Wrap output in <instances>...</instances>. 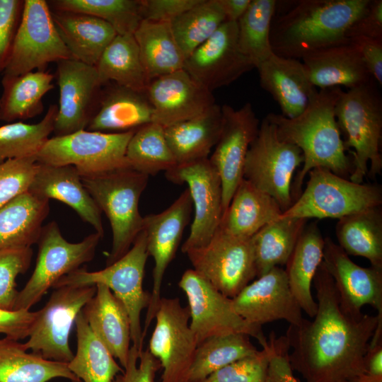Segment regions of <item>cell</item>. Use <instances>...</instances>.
<instances>
[{
  "label": "cell",
  "mask_w": 382,
  "mask_h": 382,
  "mask_svg": "<svg viewBox=\"0 0 382 382\" xmlns=\"http://www.w3.org/2000/svg\"><path fill=\"white\" fill-rule=\"evenodd\" d=\"M313 282L318 304L313 320L303 318L286 332L291 369L306 382H349L365 373L364 357L382 318L344 311L323 262Z\"/></svg>",
  "instance_id": "1"
},
{
  "label": "cell",
  "mask_w": 382,
  "mask_h": 382,
  "mask_svg": "<svg viewBox=\"0 0 382 382\" xmlns=\"http://www.w3.org/2000/svg\"><path fill=\"white\" fill-rule=\"evenodd\" d=\"M370 0L277 1L270 28L273 53L301 59L320 49L346 42V33Z\"/></svg>",
  "instance_id": "2"
},
{
  "label": "cell",
  "mask_w": 382,
  "mask_h": 382,
  "mask_svg": "<svg viewBox=\"0 0 382 382\" xmlns=\"http://www.w3.org/2000/svg\"><path fill=\"white\" fill-rule=\"evenodd\" d=\"M342 91L340 87L318 89L306 109L295 117L276 113L265 117L275 126L280 139L296 146L303 154L302 168L291 183L293 202L301 192L306 176L314 168H326L345 178L352 173V161L345 154L335 117Z\"/></svg>",
  "instance_id": "3"
},
{
  "label": "cell",
  "mask_w": 382,
  "mask_h": 382,
  "mask_svg": "<svg viewBox=\"0 0 382 382\" xmlns=\"http://www.w3.org/2000/svg\"><path fill=\"white\" fill-rule=\"evenodd\" d=\"M335 117L345 150L351 149L353 171L349 180L362 183L382 170V98L372 78L360 86L342 91L335 106Z\"/></svg>",
  "instance_id": "4"
},
{
  "label": "cell",
  "mask_w": 382,
  "mask_h": 382,
  "mask_svg": "<svg viewBox=\"0 0 382 382\" xmlns=\"http://www.w3.org/2000/svg\"><path fill=\"white\" fill-rule=\"evenodd\" d=\"M81 178L110 221L112 242L106 265H111L127 253L143 230L144 219L139 210V202L149 176L124 167Z\"/></svg>",
  "instance_id": "5"
},
{
  "label": "cell",
  "mask_w": 382,
  "mask_h": 382,
  "mask_svg": "<svg viewBox=\"0 0 382 382\" xmlns=\"http://www.w3.org/2000/svg\"><path fill=\"white\" fill-rule=\"evenodd\" d=\"M149 256L146 233L142 230L127 253L115 262L98 271L89 272L81 267L62 277L53 289L98 284L108 286L125 305L130 319L132 346L141 352L144 344L141 314L149 306L151 297L143 289Z\"/></svg>",
  "instance_id": "6"
},
{
  "label": "cell",
  "mask_w": 382,
  "mask_h": 382,
  "mask_svg": "<svg viewBox=\"0 0 382 382\" xmlns=\"http://www.w3.org/2000/svg\"><path fill=\"white\" fill-rule=\"evenodd\" d=\"M308 174L305 190L282 216L340 219L381 207L382 191L378 185L355 183L323 168H314Z\"/></svg>",
  "instance_id": "7"
},
{
  "label": "cell",
  "mask_w": 382,
  "mask_h": 382,
  "mask_svg": "<svg viewBox=\"0 0 382 382\" xmlns=\"http://www.w3.org/2000/svg\"><path fill=\"white\" fill-rule=\"evenodd\" d=\"M101 238L95 232L80 242L71 243L63 237L54 221L43 226L37 242L33 272L18 291L13 311H30L62 277L91 261Z\"/></svg>",
  "instance_id": "8"
},
{
  "label": "cell",
  "mask_w": 382,
  "mask_h": 382,
  "mask_svg": "<svg viewBox=\"0 0 382 382\" xmlns=\"http://www.w3.org/2000/svg\"><path fill=\"white\" fill-rule=\"evenodd\" d=\"M303 162L301 151L280 139L274 124L265 117L248 149L243 178L273 197L284 212L293 203L292 178Z\"/></svg>",
  "instance_id": "9"
},
{
  "label": "cell",
  "mask_w": 382,
  "mask_h": 382,
  "mask_svg": "<svg viewBox=\"0 0 382 382\" xmlns=\"http://www.w3.org/2000/svg\"><path fill=\"white\" fill-rule=\"evenodd\" d=\"M134 132L105 133L81 129L54 136L48 139L35 158L40 163L73 166L81 175L130 167L125 154Z\"/></svg>",
  "instance_id": "10"
},
{
  "label": "cell",
  "mask_w": 382,
  "mask_h": 382,
  "mask_svg": "<svg viewBox=\"0 0 382 382\" xmlns=\"http://www.w3.org/2000/svg\"><path fill=\"white\" fill-rule=\"evenodd\" d=\"M96 292V285L54 289L45 306L36 311L24 348L46 359L69 362L74 355L69 342L72 327Z\"/></svg>",
  "instance_id": "11"
},
{
  "label": "cell",
  "mask_w": 382,
  "mask_h": 382,
  "mask_svg": "<svg viewBox=\"0 0 382 382\" xmlns=\"http://www.w3.org/2000/svg\"><path fill=\"white\" fill-rule=\"evenodd\" d=\"M185 254L195 271L230 299L257 277L251 238L237 237L219 227L205 245Z\"/></svg>",
  "instance_id": "12"
},
{
  "label": "cell",
  "mask_w": 382,
  "mask_h": 382,
  "mask_svg": "<svg viewBox=\"0 0 382 382\" xmlns=\"http://www.w3.org/2000/svg\"><path fill=\"white\" fill-rule=\"evenodd\" d=\"M72 58L54 25L47 1L24 0L21 21L3 76L45 70L49 63Z\"/></svg>",
  "instance_id": "13"
},
{
  "label": "cell",
  "mask_w": 382,
  "mask_h": 382,
  "mask_svg": "<svg viewBox=\"0 0 382 382\" xmlns=\"http://www.w3.org/2000/svg\"><path fill=\"white\" fill-rule=\"evenodd\" d=\"M178 286L187 299L190 327L197 345L210 337L238 333L255 337L261 346L267 342L262 327L243 320L234 311L231 299L193 269L185 271Z\"/></svg>",
  "instance_id": "14"
},
{
  "label": "cell",
  "mask_w": 382,
  "mask_h": 382,
  "mask_svg": "<svg viewBox=\"0 0 382 382\" xmlns=\"http://www.w3.org/2000/svg\"><path fill=\"white\" fill-rule=\"evenodd\" d=\"M155 318L148 349L161 363V382H188L198 345L188 306L178 298L161 297Z\"/></svg>",
  "instance_id": "15"
},
{
  "label": "cell",
  "mask_w": 382,
  "mask_h": 382,
  "mask_svg": "<svg viewBox=\"0 0 382 382\" xmlns=\"http://www.w3.org/2000/svg\"><path fill=\"white\" fill-rule=\"evenodd\" d=\"M166 173L175 184L185 183L195 209L190 234L181 250L205 245L219 226L223 215L221 178L209 158L177 164Z\"/></svg>",
  "instance_id": "16"
},
{
  "label": "cell",
  "mask_w": 382,
  "mask_h": 382,
  "mask_svg": "<svg viewBox=\"0 0 382 382\" xmlns=\"http://www.w3.org/2000/svg\"><path fill=\"white\" fill-rule=\"evenodd\" d=\"M192 207L187 188L163 212L143 216L149 255L154 260L152 291L142 328L144 340L159 306L166 270L175 255Z\"/></svg>",
  "instance_id": "17"
},
{
  "label": "cell",
  "mask_w": 382,
  "mask_h": 382,
  "mask_svg": "<svg viewBox=\"0 0 382 382\" xmlns=\"http://www.w3.org/2000/svg\"><path fill=\"white\" fill-rule=\"evenodd\" d=\"M221 108L222 129L209 160L221 178L224 214L243 179L245 157L260 122L250 103L239 109L228 105H221Z\"/></svg>",
  "instance_id": "18"
},
{
  "label": "cell",
  "mask_w": 382,
  "mask_h": 382,
  "mask_svg": "<svg viewBox=\"0 0 382 382\" xmlns=\"http://www.w3.org/2000/svg\"><path fill=\"white\" fill-rule=\"evenodd\" d=\"M255 68L240 50L237 22L226 21L185 61L183 69L212 92Z\"/></svg>",
  "instance_id": "19"
},
{
  "label": "cell",
  "mask_w": 382,
  "mask_h": 382,
  "mask_svg": "<svg viewBox=\"0 0 382 382\" xmlns=\"http://www.w3.org/2000/svg\"><path fill=\"white\" fill-rule=\"evenodd\" d=\"M56 76L59 100L54 136L86 129L102 87L96 66L62 59L57 62Z\"/></svg>",
  "instance_id": "20"
},
{
  "label": "cell",
  "mask_w": 382,
  "mask_h": 382,
  "mask_svg": "<svg viewBox=\"0 0 382 382\" xmlns=\"http://www.w3.org/2000/svg\"><path fill=\"white\" fill-rule=\"evenodd\" d=\"M231 301L238 316L260 327L278 320L296 325L303 318L281 267L272 268L248 284Z\"/></svg>",
  "instance_id": "21"
},
{
  "label": "cell",
  "mask_w": 382,
  "mask_h": 382,
  "mask_svg": "<svg viewBox=\"0 0 382 382\" xmlns=\"http://www.w3.org/2000/svg\"><path fill=\"white\" fill-rule=\"evenodd\" d=\"M323 262L344 311L359 318L363 315L362 307L369 305L382 317V269L358 265L328 237L325 238Z\"/></svg>",
  "instance_id": "22"
},
{
  "label": "cell",
  "mask_w": 382,
  "mask_h": 382,
  "mask_svg": "<svg viewBox=\"0 0 382 382\" xmlns=\"http://www.w3.org/2000/svg\"><path fill=\"white\" fill-rule=\"evenodd\" d=\"M146 94L153 108L152 122L164 128L195 117L216 103L212 92L184 69L151 80Z\"/></svg>",
  "instance_id": "23"
},
{
  "label": "cell",
  "mask_w": 382,
  "mask_h": 382,
  "mask_svg": "<svg viewBox=\"0 0 382 382\" xmlns=\"http://www.w3.org/2000/svg\"><path fill=\"white\" fill-rule=\"evenodd\" d=\"M153 108L146 92L113 82L102 86L86 130L120 133L152 122Z\"/></svg>",
  "instance_id": "24"
},
{
  "label": "cell",
  "mask_w": 382,
  "mask_h": 382,
  "mask_svg": "<svg viewBox=\"0 0 382 382\" xmlns=\"http://www.w3.org/2000/svg\"><path fill=\"white\" fill-rule=\"evenodd\" d=\"M260 85L278 103L282 115H300L317 94L300 59L272 54L257 67Z\"/></svg>",
  "instance_id": "25"
},
{
  "label": "cell",
  "mask_w": 382,
  "mask_h": 382,
  "mask_svg": "<svg viewBox=\"0 0 382 382\" xmlns=\"http://www.w3.org/2000/svg\"><path fill=\"white\" fill-rule=\"evenodd\" d=\"M28 192L41 199H55L67 204L103 237L102 212L84 187L74 166L37 163Z\"/></svg>",
  "instance_id": "26"
},
{
  "label": "cell",
  "mask_w": 382,
  "mask_h": 382,
  "mask_svg": "<svg viewBox=\"0 0 382 382\" xmlns=\"http://www.w3.org/2000/svg\"><path fill=\"white\" fill-rule=\"evenodd\" d=\"M301 61L318 89L341 86L352 89L372 79L357 47L350 40L315 51Z\"/></svg>",
  "instance_id": "27"
},
{
  "label": "cell",
  "mask_w": 382,
  "mask_h": 382,
  "mask_svg": "<svg viewBox=\"0 0 382 382\" xmlns=\"http://www.w3.org/2000/svg\"><path fill=\"white\" fill-rule=\"evenodd\" d=\"M94 296L81 313L91 329L124 369L130 350L131 324L122 302L105 285L98 284Z\"/></svg>",
  "instance_id": "28"
},
{
  "label": "cell",
  "mask_w": 382,
  "mask_h": 382,
  "mask_svg": "<svg viewBox=\"0 0 382 382\" xmlns=\"http://www.w3.org/2000/svg\"><path fill=\"white\" fill-rule=\"evenodd\" d=\"M51 9V8H50ZM57 32L73 59L96 66L117 35L107 22L91 15L51 9Z\"/></svg>",
  "instance_id": "29"
},
{
  "label": "cell",
  "mask_w": 382,
  "mask_h": 382,
  "mask_svg": "<svg viewBox=\"0 0 382 382\" xmlns=\"http://www.w3.org/2000/svg\"><path fill=\"white\" fill-rule=\"evenodd\" d=\"M222 125L221 105L215 103L195 117L165 127V137L177 164L209 158Z\"/></svg>",
  "instance_id": "30"
},
{
  "label": "cell",
  "mask_w": 382,
  "mask_h": 382,
  "mask_svg": "<svg viewBox=\"0 0 382 382\" xmlns=\"http://www.w3.org/2000/svg\"><path fill=\"white\" fill-rule=\"evenodd\" d=\"M282 213L273 197L243 178L224 213L219 227L233 236L250 238Z\"/></svg>",
  "instance_id": "31"
},
{
  "label": "cell",
  "mask_w": 382,
  "mask_h": 382,
  "mask_svg": "<svg viewBox=\"0 0 382 382\" xmlns=\"http://www.w3.org/2000/svg\"><path fill=\"white\" fill-rule=\"evenodd\" d=\"M324 245L325 238L316 223L305 226L284 270L290 290L299 307L312 318L318 304L312 296L311 284L323 262Z\"/></svg>",
  "instance_id": "32"
},
{
  "label": "cell",
  "mask_w": 382,
  "mask_h": 382,
  "mask_svg": "<svg viewBox=\"0 0 382 382\" xmlns=\"http://www.w3.org/2000/svg\"><path fill=\"white\" fill-rule=\"evenodd\" d=\"M49 211L48 199L28 191L0 207V249L37 244Z\"/></svg>",
  "instance_id": "33"
},
{
  "label": "cell",
  "mask_w": 382,
  "mask_h": 382,
  "mask_svg": "<svg viewBox=\"0 0 382 382\" xmlns=\"http://www.w3.org/2000/svg\"><path fill=\"white\" fill-rule=\"evenodd\" d=\"M134 37L149 81L183 69L185 57L175 40L170 23L143 20Z\"/></svg>",
  "instance_id": "34"
},
{
  "label": "cell",
  "mask_w": 382,
  "mask_h": 382,
  "mask_svg": "<svg viewBox=\"0 0 382 382\" xmlns=\"http://www.w3.org/2000/svg\"><path fill=\"white\" fill-rule=\"evenodd\" d=\"M54 75L45 70L3 76L0 120L8 123L33 118L44 110L42 98L53 89Z\"/></svg>",
  "instance_id": "35"
},
{
  "label": "cell",
  "mask_w": 382,
  "mask_h": 382,
  "mask_svg": "<svg viewBox=\"0 0 382 382\" xmlns=\"http://www.w3.org/2000/svg\"><path fill=\"white\" fill-rule=\"evenodd\" d=\"M56 378L81 381L69 369L67 363L28 353L18 340L0 339V382H48Z\"/></svg>",
  "instance_id": "36"
},
{
  "label": "cell",
  "mask_w": 382,
  "mask_h": 382,
  "mask_svg": "<svg viewBox=\"0 0 382 382\" xmlns=\"http://www.w3.org/2000/svg\"><path fill=\"white\" fill-rule=\"evenodd\" d=\"M338 245L348 255L369 260L382 269V212L380 207L339 219L335 228Z\"/></svg>",
  "instance_id": "37"
},
{
  "label": "cell",
  "mask_w": 382,
  "mask_h": 382,
  "mask_svg": "<svg viewBox=\"0 0 382 382\" xmlns=\"http://www.w3.org/2000/svg\"><path fill=\"white\" fill-rule=\"evenodd\" d=\"M95 66L102 86L113 82L146 92L149 81L134 35H117L105 49Z\"/></svg>",
  "instance_id": "38"
},
{
  "label": "cell",
  "mask_w": 382,
  "mask_h": 382,
  "mask_svg": "<svg viewBox=\"0 0 382 382\" xmlns=\"http://www.w3.org/2000/svg\"><path fill=\"white\" fill-rule=\"evenodd\" d=\"M306 221L281 215L251 238L257 277L275 267L286 265Z\"/></svg>",
  "instance_id": "39"
},
{
  "label": "cell",
  "mask_w": 382,
  "mask_h": 382,
  "mask_svg": "<svg viewBox=\"0 0 382 382\" xmlns=\"http://www.w3.org/2000/svg\"><path fill=\"white\" fill-rule=\"evenodd\" d=\"M75 324L76 352L67 363L69 369L83 382H112L124 369L91 329L81 311Z\"/></svg>",
  "instance_id": "40"
},
{
  "label": "cell",
  "mask_w": 382,
  "mask_h": 382,
  "mask_svg": "<svg viewBox=\"0 0 382 382\" xmlns=\"http://www.w3.org/2000/svg\"><path fill=\"white\" fill-rule=\"evenodd\" d=\"M125 156L130 168L148 176L166 172L177 165L167 143L164 127L154 122L135 130L127 144Z\"/></svg>",
  "instance_id": "41"
},
{
  "label": "cell",
  "mask_w": 382,
  "mask_h": 382,
  "mask_svg": "<svg viewBox=\"0 0 382 382\" xmlns=\"http://www.w3.org/2000/svg\"><path fill=\"white\" fill-rule=\"evenodd\" d=\"M257 351L250 336L245 334L208 338L197 347L188 382H200L224 366Z\"/></svg>",
  "instance_id": "42"
},
{
  "label": "cell",
  "mask_w": 382,
  "mask_h": 382,
  "mask_svg": "<svg viewBox=\"0 0 382 382\" xmlns=\"http://www.w3.org/2000/svg\"><path fill=\"white\" fill-rule=\"evenodd\" d=\"M277 0H251L237 21L239 49L255 68L273 54L270 35Z\"/></svg>",
  "instance_id": "43"
},
{
  "label": "cell",
  "mask_w": 382,
  "mask_h": 382,
  "mask_svg": "<svg viewBox=\"0 0 382 382\" xmlns=\"http://www.w3.org/2000/svg\"><path fill=\"white\" fill-rule=\"evenodd\" d=\"M51 9L83 13L109 23L117 35H134L144 20L141 0H51Z\"/></svg>",
  "instance_id": "44"
},
{
  "label": "cell",
  "mask_w": 382,
  "mask_h": 382,
  "mask_svg": "<svg viewBox=\"0 0 382 382\" xmlns=\"http://www.w3.org/2000/svg\"><path fill=\"white\" fill-rule=\"evenodd\" d=\"M58 112L51 105L37 124L13 122L0 127V163L8 159L36 156L53 132Z\"/></svg>",
  "instance_id": "45"
},
{
  "label": "cell",
  "mask_w": 382,
  "mask_h": 382,
  "mask_svg": "<svg viewBox=\"0 0 382 382\" xmlns=\"http://www.w3.org/2000/svg\"><path fill=\"white\" fill-rule=\"evenodd\" d=\"M226 21L217 0H201L174 19L171 29L185 59Z\"/></svg>",
  "instance_id": "46"
},
{
  "label": "cell",
  "mask_w": 382,
  "mask_h": 382,
  "mask_svg": "<svg viewBox=\"0 0 382 382\" xmlns=\"http://www.w3.org/2000/svg\"><path fill=\"white\" fill-rule=\"evenodd\" d=\"M262 350L216 371L200 382H266L272 350L267 341Z\"/></svg>",
  "instance_id": "47"
},
{
  "label": "cell",
  "mask_w": 382,
  "mask_h": 382,
  "mask_svg": "<svg viewBox=\"0 0 382 382\" xmlns=\"http://www.w3.org/2000/svg\"><path fill=\"white\" fill-rule=\"evenodd\" d=\"M31 247L0 249V308L13 311L18 291L16 278L30 267Z\"/></svg>",
  "instance_id": "48"
},
{
  "label": "cell",
  "mask_w": 382,
  "mask_h": 382,
  "mask_svg": "<svg viewBox=\"0 0 382 382\" xmlns=\"http://www.w3.org/2000/svg\"><path fill=\"white\" fill-rule=\"evenodd\" d=\"M37 166L35 156L0 163V207L28 191Z\"/></svg>",
  "instance_id": "49"
},
{
  "label": "cell",
  "mask_w": 382,
  "mask_h": 382,
  "mask_svg": "<svg viewBox=\"0 0 382 382\" xmlns=\"http://www.w3.org/2000/svg\"><path fill=\"white\" fill-rule=\"evenodd\" d=\"M24 0H0V73L9 59Z\"/></svg>",
  "instance_id": "50"
},
{
  "label": "cell",
  "mask_w": 382,
  "mask_h": 382,
  "mask_svg": "<svg viewBox=\"0 0 382 382\" xmlns=\"http://www.w3.org/2000/svg\"><path fill=\"white\" fill-rule=\"evenodd\" d=\"M161 368L160 361L148 349L139 352L132 345L123 372L117 374L112 382H154Z\"/></svg>",
  "instance_id": "51"
},
{
  "label": "cell",
  "mask_w": 382,
  "mask_h": 382,
  "mask_svg": "<svg viewBox=\"0 0 382 382\" xmlns=\"http://www.w3.org/2000/svg\"><path fill=\"white\" fill-rule=\"evenodd\" d=\"M201 0H141L144 20L171 23Z\"/></svg>",
  "instance_id": "52"
},
{
  "label": "cell",
  "mask_w": 382,
  "mask_h": 382,
  "mask_svg": "<svg viewBox=\"0 0 382 382\" xmlns=\"http://www.w3.org/2000/svg\"><path fill=\"white\" fill-rule=\"evenodd\" d=\"M356 37L382 39V0H370L366 11L349 28L346 37Z\"/></svg>",
  "instance_id": "53"
},
{
  "label": "cell",
  "mask_w": 382,
  "mask_h": 382,
  "mask_svg": "<svg viewBox=\"0 0 382 382\" xmlns=\"http://www.w3.org/2000/svg\"><path fill=\"white\" fill-rule=\"evenodd\" d=\"M36 311L0 308V334L18 341L27 338Z\"/></svg>",
  "instance_id": "54"
},
{
  "label": "cell",
  "mask_w": 382,
  "mask_h": 382,
  "mask_svg": "<svg viewBox=\"0 0 382 382\" xmlns=\"http://www.w3.org/2000/svg\"><path fill=\"white\" fill-rule=\"evenodd\" d=\"M357 47L371 76L382 85V39L356 37L349 39Z\"/></svg>",
  "instance_id": "55"
},
{
  "label": "cell",
  "mask_w": 382,
  "mask_h": 382,
  "mask_svg": "<svg viewBox=\"0 0 382 382\" xmlns=\"http://www.w3.org/2000/svg\"><path fill=\"white\" fill-rule=\"evenodd\" d=\"M365 373L382 376V341L370 345L364 357Z\"/></svg>",
  "instance_id": "56"
},
{
  "label": "cell",
  "mask_w": 382,
  "mask_h": 382,
  "mask_svg": "<svg viewBox=\"0 0 382 382\" xmlns=\"http://www.w3.org/2000/svg\"><path fill=\"white\" fill-rule=\"evenodd\" d=\"M251 0H217L226 21L237 22L247 10Z\"/></svg>",
  "instance_id": "57"
},
{
  "label": "cell",
  "mask_w": 382,
  "mask_h": 382,
  "mask_svg": "<svg viewBox=\"0 0 382 382\" xmlns=\"http://www.w3.org/2000/svg\"><path fill=\"white\" fill-rule=\"evenodd\" d=\"M349 382H382V376H373L364 373L356 376Z\"/></svg>",
  "instance_id": "58"
},
{
  "label": "cell",
  "mask_w": 382,
  "mask_h": 382,
  "mask_svg": "<svg viewBox=\"0 0 382 382\" xmlns=\"http://www.w3.org/2000/svg\"><path fill=\"white\" fill-rule=\"evenodd\" d=\"M70 382H81V381H71Z\"/></svg>",
  "instance_id": "59"
},
{
  "label": "cell",
  "mask_w": 382,
  "mask_h": 382,
  "mask_svg": "<svg viewBox=\"0 0 382 382\" xmlns=\"http://www.w3.org/2000/svg\"><path fill=\"white\" fill-rule=\"evenodd\" d=\"M266 382H267V381H266Z\"/></svg>",
  "instance_id": "60"
}]
</instances>
